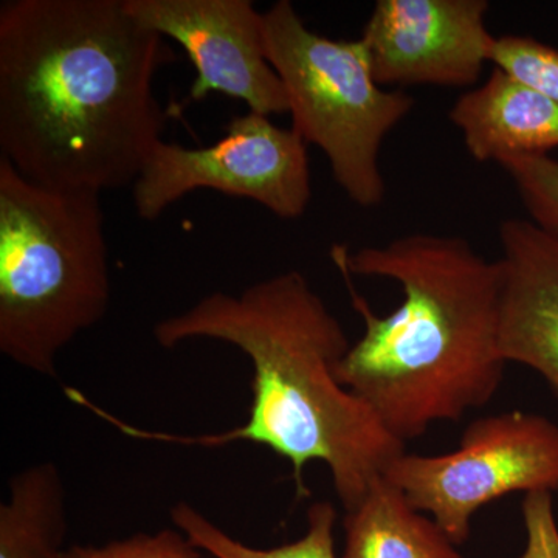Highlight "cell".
Segmentation results:
<instances>
[{
	"label": "cell",
	"mask_w": 558,
	"mask_h": 558,
	"mask_svg": "<svg viewBox=\"0 0 558 558\" xmlns=\"http://www.w3.org/2000/svg\"><path fill=\"white\" fill-rule=\"evenodd\" d=\"M267 60L286 95L293 130L323 150L337 185L357 207L384 204L380 150L389 132L414 108V98L374 78L362 40L312 32L289 0L264 13Z\"/></svg>",
	"instance_id": "5"
},
{
	"label": "cell",
	"mask_w": 558,
	"mask_h": 558,
	"mask_svg": "<svg viewBox=\"0 0 558 558\" xmlns=\"http://www.w3.org/2000/svg\"><path fill=\"white\" fill-rule=\"evenodd\" d=\"M490 62L532 89L558 102V50L527 36H499Z\"/></svg>",
	"instance_id": "15"
},
{
	"label": "cell",
	"mask_w": 558,
	"mask_h": 558,
	"mask_svg": "<svg viewBox=\"0 0 558 558\" xmlns=\"http://www.w3.org/2000/svg\"><path fill=\"white\" fill-rule=\"evenodd\" d=\"M501 351L545 379L558 399V238L531 219L502 220Z\"/></svg>",
	"instance_id": "10"
},
{
	"label": "cell",
	"mask_w": 558,
	"mask_h": 558,
	"mask_svg": "<svg viewBox=\"0 0 558 558\" xmlns=\"http://www.w3.org/2000/svg\"><path fill=\"white\" fill-rule=\"evenodd\" d=\"M58 558H204L179 529H161L154 534L138 532L102 546L72 545Z\"/></svg>",
	"instance_id": "17"
},
{
	"label": "cell",
	"mask_w": 558,
	"mask_h": 558,
	"mask_svg": "<svg viewBox=\"0 0 558 558\" xmlns=\"http://www.w3.org/2000/svg\"><path fill=\"white\" fill-rule=\"evenodd\" d=\"M526 545L520 558H558V521L554 495L534 492L521 505Z\"/></svg>",
	"instance_id": "18"
},
{
	"label": "cell",
	"mask_w": 558,
	"mask_h": 558,
	"mask_svg": "<svg viewBox=\"0 0 558 558\" xmlns=\"http://www.w3.org/2000/svg\"><path fill=\"white\" fill-rule=\"evenodd\" d=\"M171 521L197 549L213 558H337V509L329 501L314 502L307 509L303 537L270 549L244 545L185 501L172 506Z\"/></svg>",
	"instance_id": "14"
},
{
	"label": "cell",
	"mask_w": 558,
	"mask_h": 558,
	"mask_svg": "<svg viewBox=\"0 0 558 558\" xmlns=\"http://www.w3.org/2000/svg\"><path fill=\"white\" fill-rule=\"evenodd\" d=\"M499 167L512 179L532 222L558 238V160L550 156L520 157Z\"/></svg>",
	"instance_id": "16"
},
{
	"label": "cell",
	"mask_w": 558,
	"mask_h": 558,
	"mask_svg": "<svg viewBox=\"0 0 558 558\" xmlns=\"http://www.w3.org/2000/svg\"><path fill=\"white\" fill-rule=\"evenodd\" d=\"M343 527L341 558H464L439 524L414 509L385 475L347 510Z\"/></svg>",
	"instance_id": "12"
},
{
	"label": "cell",
	"mask_w": 558,
	"mask_h": 558,
	"mask_svg": "<svg viewBox=\"0 0 558 558\" xmlns=\"http://www.w3.org/2000/svg\"><path fill=\"white\" fill-rule=\"evenodd\" d=\"M154 339L165 349L189 340L222 341L252 362V403L240 427L186 436L132 427L72 388L68 398L134 439L220 449L236 442L267 447L292 465L299 498L310 497L311 462L328 468L344 510L357 506L371 483L405 453L365 400L337 380L347 355L343 326L300 271L250 286L240 295L213 292L189 311L161 319Z\"/></svg>",
	"instance_id": "2"
},
{
	"label": "cell",
	"mask_w": 558,
	"mask_h": 558,
	"mask_svg": "<svg viewBox=\"0 0 558 558\" xmlns=\"http://www.w3.org/2000/svg\"><path fill=\"white\" fill-rule=\"evenodd\" d=\"M100 193L47 189L0 157V352L58 377V357L108 314Z\"/></svg>",
	"instance_id": "4"
},
{
	"label": "cell",
	"mask_w": 558,
	"mask_h": 558,
	"mask_svg": "<svg viewBox=\"0 0 558 558\" xmlns=\"http://www.w3.org/2000/svg\"><path fill=\"white\" fill-rule=\"evenodd\" d=\"M385 478L432 519L454 545L468 542L475 513L508 495L558 492V425L526 411L476 418L458 449L400 454Z\"/></svg>",
	"instance_id": "6"
},
{
	"label": "cell",
	"mask_w": 558,
	"mask_h": 558,
	"mask_svg": "<svg viewBox=\"0 0 558 558\" xmlns=\"http://www.w3.org/2000/svg\"><path fill=\"white\" fill-rule=\"evenodd\" d=\"M330 258L363 336L337 380L403 444L483 409L505 379L501 267L458 236L416 233Z\"/></svg>",
	"instance_id": "3"
},
{
	"label": "cell",
	"mask_w": 558,
	"mask_h": 558,
	"mask_svg": "<svg viewBox=\"0 0 558 558\" xmlns=\"http://www.w3.org/2000/svg\"><path fill=\"white\" fill-rule=\"evenodd\" d=\"M449 119L481 163L548 156L558 148V102L498 68L454 101Z\"/></svg>",
	"instance_id": "11"
},
{
	"label": "cell",
	"mask_w": 558,
	"mask_h": 558,
	"mask_svg": "<svg viewBox=\"0 0 558 558\" xmlns=\"http://www.w3.org/2000/svg\"><path fill=\"white\" fill-rule=\"evenodd\" d=\"M178 60L124 0L0 5V157L47 189L134 185L167 112L154 78Z\"/></svg>",
	"instance_id": "1"
},
{
	"label": "cell",
	"mask_w": 558,
	"mask_h": 558,
	"mask_svg": "<svg viewBox=\"0 0 558 558\" xmlns=\"http://www.w3.org/2000/svg\"><path fill=\"white\" fill-rule=\"evenodd\" d=\"M140 24L178 43L197 76L191 100L238 98L252 112H289L288 95L267 60L264 13L250 0H124Z\"/></svg>",
	"instance_id": "8"
},
{
	"label": "cell",
	"mask_w": 558,
	"mask_h": 558,
	"mask_svg": "<svg viewBox=\"0 0 558 558\" xmlns=\"http://www.w3.org/2000/svg\"><path fill=\"white\" fill-rule=\"evenodd\" d=\"M486 0H377L362 40L381 87H470L490 62Z\"/></svg>",
	"instance_id": "9"
},
{
	"label": "cell",
	"mask_w": 558,
	"mask_h": 558,
	"mask_svg": "<svg viewBox=\"0 0 558 558\" xmlns=\"http://www.w3.org/2000/svg\"><path fill=\"white\" fill-rule=\"evenodd\" d=\"M0 505V558H58L68 534L61 470L53 462L28 465L10 480Z\"/></svg>",
	"instance_id": "13"
},
{
	"label": "cell",
	"mask_w": 558,
	"mask_h": 558,
	"mask_svg": "<svg viewBox=\"0 0 558 558\" xmlns=\"http://www.w3.org/2000/svg\"><path fill=\"white\" fill-rule=\"evenodd\" d=\"M204 189L256 202L279 219H299L312 197L306 142L293 128H279L248 110L205 148L161 140L132 185V197L140 219L156 220L186 194Z\"/></svg>",
	"instance_id": "7"
}]
</instances>
